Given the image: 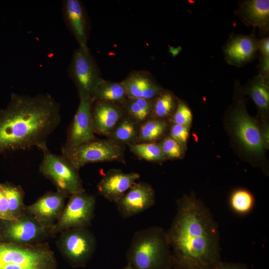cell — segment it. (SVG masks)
Instances as JSON below:
<instances>
[{
  "label": "cell",
  "mask_w": 269,
  "mask_h": 269,
  "mask_svg": "<svg viewBox=\"0 0 269 269\" xmlns=\"http://www.w3.org/2000/svg\"><path fill=\"white\" fill-rule=\"evenodd\" d=\"M261 135L265 148L269 146V127L266 124H264L260 128Z\"/></svg>",
  "instance_id": "e575fe53"
},
{
  "label": "cell",
  "mask_w": 269,
  "mask_h": 269,
  "mask_svg": "<svg viewBox=\"0 0 269 269\" xmlns=\"http://www.w3.org/2000/svg\"><path fill=\"white\" fill-rule=\"evenodd\" d=\"M0 233L1 241L22 246L44 243L52 236L50 229L27 213L13 220H0Z\"/></svg>",
  "instance_id": "ba28073f"
},
{
  "label": "cell",
  "mask_w": 269,
  "mask_h": 269,
  "mask_svg": "<svg viewBox=\"0 0 269 269\" xmlns=\"http://www.w3.org/2000/svg\"><path fill=\"white\" fill-rule=\"evenodd\" d=\"M169 121L151 118L140 125L137 143L158 142L167 134Z\"/></svg>",
  "instance_id": "603a6c76"
},
{
  "label": "cell",
  "mask_w": 269,
  "mask_h": 269,
  "mask_svg": "<svg viewBox=\"0 0 269 269\" xmlns=\"http://www.w3.org/2000/svg\"><path fill=\"white\" fill-rule=\"evenodd\" d=\"M212 269H248V267L243 263L221 261Z\"/></svg>",
  "instance_id": "836d02e7"
},
{
  "label": "cell",
  "mask_w": 269,
  "mask_h": 269,
  "mask_svg": "<svg viewBox=\"0 0 269 269\" xmlns=\"http://www.w3.org/2000/svg\"><path fill=\"white\" fill-rule=\"evenodd\" d=\"M126 145L112 139L96 138L70 148L62 147V155L80 169L88 163L118 161L126 163Z\"/></svg>",
  "instance_id": "8992f818"
},
{
  "label": "cell",
  "mask_w": 269,
  "mask_h": 269,
  "mask_svg": "<svg viewBox=\"0 0 269 269\" xmlns=\"http://www.w3.org/2000/svg\"><path fill=\"white\" fill-rule=\"evenodd\" d=\"M177 104V98L170 91L164 90L152 101L151 118L169 121Z\"/></svg>",
  "instance_id": "484cf974"
},
{
  "label": "cell",
  "mask_w": 269,
  "mask_h": 269,
  "mask_svg": "<svg viewBox=\"0 0 269 269\" xmlns=\"http://www.w3.org/2000/svg\"><path fill=\"white\" fill-rule=\"evenodd\" d=\"M0 241H1V235H0Z\"/></svg>",
  "instance_id": "74e56055"
},
{
  "label": "cell",
  "mask_w": 269,
  "mask_h": 269,
  "mask_svg": "<svg viewBox=\"0 0 269 269\" xmlns=\"http://www.w3.org/2000/svg\"><path fill=\"white\" fill-rule=\"evenodd\" d=\"M128 264L134 269H173L166 232L152 226L137 231L127 251Z\"/></svg>",
  "instance_id": "3957f363"
},
{
  "label": "cell",
  "mask_w": 269,
  "mask_h": 269,
  "mask_svg": "<svg viewBox=\"0 0 269 269\" xmlns=\"http://www.w3.org/2000/svg\"><path fill=\"white\" fill-rule=\"evenodd\" d=\"M158 143L165 159H176L183 157L185 148L167 134Z\"/></svg>",
  "instance_id": "f546056e"
},
{
  "label": "cell",
  "mask_w": 269,
  "mask_h": 269,
  "mask_svg": "<svg viewBox=\"0 0 269 269\" xmlns=\"http://www.w3.org/2000/svg\"><path fill=\"white\" fill-rule=\"evenodd\" d=\"M168 134L186 148L189 135V127L176 124H170Z\"/></svg>",
  "instance_id": "1f68e13d"
},
{
  "label": "cell",
  "mask_w": 269,
  "mask_h": 269,
  "mask_svg": "<svg viewBox=\"0 0 269 269\" xmlns=\"http://www.w3.org/2000/svg\"><path fill=\"white\" fill-rule=\"evenodd\" d=\"M39 149L43 153L39 171L52 182L57 191L68 196L85 192L79 169L63 155H59L51 152L47 144Z\"/></svg>",
  "instance_id": "5b68a950"
},
{
  "label": "cell",
  "mask_w": 269,
  "mask_h": 269,
  "mask_svg": "<svg viewBox=\"0 0 269 269\" xmlns=\"http://www.w3.org/2000/svg\"><path fill=\"white\" fill-rule=\"evenodd\" d=\"M181 50V48L180 47H178L176 48L172 47L170 48V52L174 56L177 55Z\"/></svg>",
  "instance_id": "d590c367"
},
{
  "label": "cell",
  "mask_w": 269,
  "mask_h": 269,
  "mask_svg": "<svg viewBox=\"0 0 269 269\" xmlns=\"http://www.w3.org/2000/svg\"><path fill=\"white\" fill-rule=\"evenodd\" d=\"M127 99L126 90L122 82L104 80L98 87L92 102L103 101L121 105Z\"/></svg>",
  "instance_id": "d4e9b609"
},
{
  "label": "cell",
  "mask_w": 269,
  "mask_h": 269,
  "mask_svg": "<svg viewBox=\"0 0 269 269\" xmlns=\"http://www.w3.org/2000/svg\"><path fill=\"white\" fill-rule=\"evenodd\" d=\"M192 121V114L187 105L182 100L177 99L176 109L169 119L170 124H176L190 127Z\"/></svg>",
  "instance_id": "4dcf8cb0"
},
{
  "label": "cell",
  "mask_w": 269,
  "mask_h": 269,
  "mask_svg": "<svg viewBox=\"0 0 269 269\" xmlns=\"http://www.w3.org/2000/svg\"><path fill=\"white\" fill-rule=\"evenodd\" d=\"M14 219L10 211L7 198L0 183V220L11 221Z\"/></svg>",
  "instance_id": "d6a6232c"
},
{
  "label": "cell",
  "mask_w": 269,
  "mask_h": 269,
  "mask_svg": "<svg viewBox=\"0 0 269 269\" xmlns=\"http://www.w3.org/2000/svg\"><path fill=\"white\" fill-rule=\"evenodd\" d=\"M229 205L231 210L239 215L250 213L255 205V198L253 194L244 188H238L230 195Z\"/></svg>",
  "instance_id": "83f0119b"
},
{
  "label": "cell",
  "mask_w": 269,
  "mask_h": 269,
  "mask_svg": "<svg viewBox=\"0 0 269 269\" xmlns=\"http://www.w3.org/2000/svg\"><path fill=\"white\" fill-rule=\"evenodd\" d=\"M68 197L57 191L47 192L33 204L26 206L25 212L51 230L63 211Z\"/></svg>",
  "instance_id": "5bb4252c"
},
{
  "label": "cell",
  "mask_w": 269,
  "mask_h": 269,
  "mask_svg": "<svg viewBox=\"0 0 269 269\" xmlns=\"http://www.w3.org/2000/svg\"><path fill=\"white\" fill-rule=\"evenodd\" d=\"M90 100L80 99L76 113L69 125L64 148H70L89 142L96 138L93 131Z\"/></svg>",
  "instance_id": "7c38bea8"
},
{
  "label": "cell",
  "mask_w": 269,
  "mask_h": 269,
  "mask_svg": "<svg viewBox=\"0 0 269 269\" xmlns=\"http://www.w3.org/2000/svg\"><path fill=\"white\" fill-rule=\"evenodd\" d=\"M68 73L77 88L79 99L90 100L104 81L89 49L75 50Z\"/></svg>",
  "instance_id": "52a82bcc"
},
{
  "label": "cell",
  "mask_w": 269,
  "mask_h": 269,
  "mask_svg": "<svg viewBox=\"0 0 269 269\" xmlns=\"http://www.w3.org/2000/svg\"><path fill=\"white\" fill-rule=\"evenodd\" d=\"M96 197L85 192L69 196L59 218L51 230L52 236L71 228H87L94 216Z\"/></svg>",
  "instance_id": "30bf717a"
},
{
  "label": "cell",
  "mask_w": 269,
  "mask_h": 269,
  "mask_svg": "<svg viewBox=\"0 0 269 269\" xmlns=\"http://www.w3.org/2000/svg\"><path fill=\"white\" fill-rule=\"evenodd\" d=\"M238 14L248 25L268 31L269 27V0H248L240 3Z\"/></svg>",
  "instance_id": "ffe728a7"
},
{
  "label": "cell",
  "mask_w": 269,
  "mask_h": 269,
  "mask_svg": "<svg viewBox=\"0 0 269 269\" xmlns=\"http://www.w3.org/2000/svg\"><path fill=\"white\" fill-rule=\"evenodd\" d=\"M269 80L260 74L255 76L244 90L255 103L262 117L267 116L269 110Z\"/></svg>",
  "instance_id": "44dd1931"
},
{
  "label": "cell",
  "mask_w": 269,
  "mask_h": 269,
  "mask_svg": "<svg viewBox=\"0 0 269 269\" xmlns=\"http://www.w3.org/2000/svg\"><path fill=\"white\" fill-rule=\"evenodd\" d=\"M231 121L234 134L243 148L252 154H263L265 147L260 128L248 113L244 101H238L236 105Z\"/></svg>",
  "instance_id": "8fae6325"
},
{
  "label": "cell",
  "mask_w": 269,
  "mask_h": 269,
  "mask_svg": "<svg viewBox=\"0 0 269 269\" xmlns=\"http://www.w3.org/2000/svg\"><path fill=\"white\" fill-rule=\"evenodd\" d=\"M0 184L7 198L10 211L14 219L26 213V206L24 204L25 193L22 187L9 182Z\"/></svg>",
  "instance_id": "4316f807"
},
{
  "label": "cell",
  "mask_w": 269,
  "mask_h": 269,
  "mask_svg": "<svg viewBox=\"0 0 269 269\" xmlns=\"http://www.w3.org/2000/svg\"><path fill=\"white\" fill-rule=\"evenodd\" d=\"M259 50V40L254 35H237L230 38L224 48L228 63L240 67L254 58Z\"/></svg>",
  "instance_id": "e0dca14e"
},
{
  "label": "cell",
  "mask_w": 269,
  "mask_h": 269,
  "mask_svg": "<svg viewBox=\"0 0 269 269\" xmlns=\"http://www.w3.org/2000/svg\"><path fill=\"white\" fill-rule=\"evenodd\" d=\"M139 177L137 172L125 173L112 169L98 182V191L106 199L116 203Z\"/></svg>",
  "instance_id": "9a60e30c"
},
{
  "label": "cell",
  "mask_w": 269,
  "mask_h": 269,
  "mask_svg": "<svg viewBox=\"0 0 269 269\" xmlns=\"http://www.w3.org/2000/svg\"><path fill=\"white\" fill-rule=\"evenodd\" d=\"M176 203L166 231L173 269H213L222 261L219 226L211 212L193 194H184Z\"/></svg>",
  "instance_id": "6da1fadb"
},
{
  "label": "cell",
  "mask_w": 269,
  "mask_h": 269,
  "mask_svg": "<svg viewBox=\"0 0 269 269\" xmlns=\"http://www.w3.org/2000/svg\"><path fill=\"white\" fill-rule=\"evenodd\" d=\"M128 98L153 100L164 90L146 73H134L122 82Z\"/></svg>",
  "instance_id": "d6986e66"
},
{
  "label": "cell",
  "mask_w": 269,
  "mask_h": 269,
  "mask_svg": "<svg viewBox=\"0 0 269 269\" xmlns=\"http://www.w3.org/2000/svg\"><path fill=\"white\" fill-rule=\"evenodd\" d=\"M64 22L77 40L79 47L87 49V21L85 10L79 0H64L62 2Z\"/></svg>",
  "instance_id": "ac0fdd59"
},
{
  "label": "cell",
  "mask_w": 269,
  "mask_h": 269,
  "mask_svg": "<svg viewBox=\"0 0 269 269\" xmlns=\"http://www.w3.org/2000/svg\"><path fill=\"white\" fill-rule=\"evenodd\" d=\"M122 269H134V268L131 265L128 264L126 267Z\"/></svg>",
  "instance_id": "8d00e7d4"
},
{
  "label": "cell",
  "mask_w": 269,
  "mask_h": 269,
  "mask_svg": "<svg viewBox=\"0 0 269 269\" xmlns=\"http://www.w3.org/2000/svg\"><path fill=\"white\" fill-rule=\"evenodd\" d=\"M56 260L47 243L22 246L0 241V269H56Z\"/></svg>",
  "instance_id": "277c9868"
},
{
  "label": "cell",
  "mask_w": 269,
  "mask_h": 269,
  "mask_svg": "<svg viewBox=\"0 0 269 269\" xmlns=\"http://www.w3.org/2000/svg\"><path fill=\"white\" fill-rule=\"evenodd\" d=\"M155 200V191L150 184L135 182L116 204L122 217L128 218L149 208Z\"/></svg>",
  "instance_id": "4fadbf2b"
},
{
  "label": "cell",
  "mask_w": 269,
  "mask_h": 269,
  "mask_svg": "<svg viewBox=\"0 0 269 269\" xmlns=\"http://www.w3.org/2000/svg\"><path fill=\"white\" fill-rule=\"evenodd\" d=\"M56 244L63 256L74 267L85 266L97 246L95 236L87 228H71L61 232Z\"/></svg>",
  "instance_id": "9c48e42d"
},
{
  "label": "cell",
  "mask_w": 269,
  "mask_h": 269,
  "mask_svg": "<svg viewBox=\"0 0 269 269\" xmlns=\"http://www.w3.org/2000/svg\"><path fill=\"white\" fill-rule=\"evenodd\" d=\"M152 101L127 98L121 106L126 115L141 125L151 117Z\"/></svg>",
  "instance_id": "cb8c5ba5"
},
{
  "label": "cell",
  "mask_w": 269,
  "mask_h": 269,
  "mask_svg": "<svg viewBox=\"0 0 269 269\" xmlns=\"http://www.w3.org/2000/svg\"><path fill=\"white\" fill-rule=\"evenodd\" d=\"M61 122L60 106L50 95L12 93L0 112V154L39 148Z\"/></svg>",
  "instance_id": "7a4b0ae2"
},
{
  "label": "cell",
  "mask_w": 269,
  "mask_h": 269,
  "mask_svg": "<svg viewBox=\"0 0 269 269\" xmlns=\"http://www.w3.org/2000/svg\"><path fill=\"white\" fill-rule=\"evenodd\" d=\"M140 125L125 114L107 138L125 145L137 143Z\"/></svg>",
  "instance_id": "7402d4cb"
},
{
  "label": "cell",
  "mask_w": 269,
  "mask_h": 269,
  "mask_svg": "<svg viewBox=\"0 0 269 269\" xmlns=\"http://www.w3.org/2000/svg\"><path fill=\"white\" fill-rule=\"evenodd\" d=\"M128 146L130 151L142 159L156 162L166 160L158 142L136 143Z\"/></svg>",
  "instance_id": "f1b7e54d"
},
{
  "label": "cell",
  "mask_w": 269,
  "mask_h": 269,
  "mask_svg": "<svg viewBox=\"0 0 269 269\" xmlns=\"http://www.w3.org/2000/svg\"><path fill=\"white\" fill-rule=\"evenodd\" d=\"M125 115L122 106L116 103L95 101L91 107V119L95 134L108 137Z\"/></svg>",
  "instance_id": "2e32d148"
}]
</instances>
